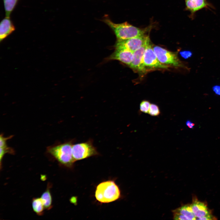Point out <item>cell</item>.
Segmentation results:
<instances>
[{"label":"cell","instance_id":"obj_1","mask_svg":"<svg viewBox=\"0 0 220 220\" xmlns=\"http://www.w3.org/2000/svg\"><path fill=\"white\" fill-rule=\"evenodd\" d=\"M102 20L112 30L117 39L125 40L142 36L145 35L148 30L136 27L127 22L114 23L108 15H105Z\"/></svg>","mask_w":220,"mask_h":220},{"label":"cell","instance_id":"obj_2","mask_svg":"<svg viewBox=\"0 0 220 220\" xmlns=\"http://www.w3.org/2000/svg\"><path fill=\"white\" fill-rule=\"evenodd\" d=\"M120 192L114 181H108L100 183L97 187L95 197L96 200L101 203H109L118 199Z\"/></svg>","mask_w":220,"mask_h":220},{"label":"cell","instance_id":"obj_3","mask_svg":"<svg viewBox=\"0 0 220 220\" xmlns=\"http://www.w3.org/2000/svg\"><path fill=\"white\" fill-rule=\"evenodd\" d=\"M72 143L71 141L49 147L47 148V152L62 164L71 167L75 161L72 155Z\"/></svg>","mask_w":220,"mask_h":220},{"label":"cell","instance_id":"obj_4","mask_svg":"<svg viewBox=\"0 0 220 220\" xmlns=\"http://www.w3.org/2000/svg\"><path fill=\"white\" fill-rule=\"evenodd\" d=\"M153 48L158 59L162 64L170 65L189 71L190 68L186 63L179 59L177 53L170 51L158 46H154Z\"/></svg>","mask_w":220,"mask_h":220},{"label":"cell","instance_id":"obj_5","mask_svg":"<svg viewBox=\"0 0 220 220\" xmlns=\"http://www.w3.org/2000/svg\"><path fill=\"white\" fill-rule=\"evenodd\" d=\"M72 151L73 156L75 161L98 154L97 149L93 145L92 141L90 140L73 145Z\"/></svg>","mask_w":220,"mask_h":220},{"label":"cell","instance_id":"obj_6","mask_svg":"<svg viewBox=\"0 0 220 220\" xmlns=\"http://www.w3.org/2000/svg\"><path fill=\"white\" fill-rule=\"evenodd\" d=\"M146 35L127 39H117L115 46L116 49H126L134 52L142 46L149 39Z\"/></svg>","mask_w":220,"mask_h":220},{"label":"cell","instance_id":"obj_7","mask_svg":"<svg viewBox=\"0 0 220 220\" xmlns=\"http://www.w3.org/2000/svg\"><path fill=\"white\" fill-rule=\"evenodd\" d=\"M144 67L154 68H167V65L161 63L158 59L153 47L150 43L145 50L142 60Z\"/></svg>","mask_w":220,"mask_h":220},{"label":"cell","instance_id":"obj_8","mask_svg":"<svg viewBox=\"0 0 220 220\" xmlns=\"http://www.w3.org/2000/svg\"><path fill=\"white\" fill-rule=\"evenodd\" d=\"M150 43L149 38L142 46L133 52V60L129 66L131 68L140 71H145L142 63L143 58L145 49Z\"/></svg>","mask_w":220,"mask_h":220},{"label":"cell","instance_id":"obj_9","mask_svg":"<svg viewBox=\"0 0 220 220\" xmlns=\"http://www.w3.org/2000/svg\"><path fill=\"white\" fill-rule=\"evenodd\" d=\"M186 9L190 13V17L193 18L195 13L203 8H213L212 5L207 0H185Z\"/></svg>","mask_w":220,"mask_h":220},{"label":"cell","instance_id":"obj_10","mask_svg":"<svg viewBox=\"0 0 220 220\" xmlns=\"http://www.w3.org/2000/svg\"><path fill=\"white\" fill-rule=\"evenodd\" d=\"M133 53L126 49H116L115 51L108 58L109 60H117L129 66L133 59Z\"/></svg>","mask_w":220,"mask_h":220},{"label":"cell","instance_id":"obj_11","mask_svg":"<svg viewBox=\"0 0 220 220\" xmlns=\"http://www.w3.org/2000/svg\"><path fill=\"white\" fill-rule=\"evenodd\" d=\"M15 27L10 17L6 16L0 24V41L1 42L15 30Z\"/></svg>","mask_w":220,"mask_h":220},{"label":"cell","instance_id":"obj_12","mask_svg":"<svg viewBox=\"0 0 220 220\" xmlns=\"http://www.w3.org/2000/svg\"><path fill=\"white\" fill-rule=\"evenodd\" d=\"M193 211L197 219L211 215L207 206L204 203L195 200L191 204Z\"/></svg>","mask_w":220,"mask_h":220},{"label":"cell","instance_id":"obj_13","mask_svg":"<svg viewBox=\"0 0 220 220\" xmlns=\"http://www.w3.org/2000/svg\"><path fill=\"white\" fill-rule=\"evenodd\" d=\"M173 212L182 215L186 218L188 220L196 219L193 211L191 204H187L182 206L174 210Z\"/></svg>","mask_w":220,"mask_h":220},{"label":"cell","instance_id":"obj_14","mask_svg":"<svg viewBox=\"0 0 220 220\" xmlns=\"http://www.w3.org/2000/svg\"><path fill=\"white\" fill-rule=\"evenodd\" d=\"M50 184H49L47 189L42 194L40 197L45 208L47 210H49L52 208V199L50 190Z\"/></svg>","mask_w":220,"mask_h":220},{"label":"cell","instance_id":"obj_15","mask_svg":"<svg viewBox=\"0 0 220 220\" xmlns=\"http://www.w3.org/2000/svg\"><path fill=\"white\" fill-rule=\"evenodd\" d=\"M19 0H3L6 16L10 17Z\"/></svg>","mask_w":220,"mask_h":220},{"label":"cell","instance_id":"obj_16","mask_svg":"<svg viewBox=\"0 0 220 220\" xmlns=\"http://www.w3.org/2000/svg\"><path fill=\"white\" fill-rule=\"evenodd\" d=\"M32 206L34 211L37 215H42L45 208L40 198H34L32 202Z\"/></svg>","mask_w":220,"mask_h":220},{"label":"cell","instance_id":"obj_17","mask_svg":"<svg viewBox=\"0 0 220 220\" xmlns=\"http://www.w3.org/2000/svg\"><path fill=\"white\" fill-rule=\"evenodd\" d=\"M0 167H1L2 160L4 155L6 153H10L12 154H14V151L12 148L8 146L6 143L0 146Z\"/></svg>","mask_w":220,"mask_h":220},{"label":"cell","instance_id":"obj_18","mask_svg":"<svg viewBox=\"0 0 220 220\" xmlns=\"http://www.w3.org/2000/svg\"><path fill=\"white\" fill-rule=\"evenodd\" d=\"M160 111L158 106L153 104H151L148 113L152 116H157L160 115Z\"/></svg>","mask_w":220,"mask_h":220},{"label":"cell","instance_id":"obj_19","mask_svg":"<svg viewBox=\"0 0 220 220\" xmlns=\"http://www.w3.org/2000/svg\"><path fill=\"white\" fill-rule=\"evenodd\" d=\"M151 104L150 102L147 100L142 101L140 105V110L143 113H148Z\"/></svg>","mask_w":220,"mask_h":220},{"label":"cell","instance_id":"obj_20","mask_svg":"<svg viewBox=\"0 0 220 220\" xmlns=\"http://www.w3.org/2000/svg\"><path fill=\"white\" fill-rule=\"evenodd\" d=\"M180 54L182 57L185 59H188L192 55V52L189 50L182 51L180 52Z\"/></svg>","mask_w":220,"mask_h":220},{"label":"cell","instance_id":"obj_21","mask_svg":"<svg viewBox=\"0 0 220 220\" xmlns=\"http://www.w3.org/2000/svg\"><path fill=\"white\" fill-rule=\"evenodd\" d=\"M213 91L216 94L220 96V86L216 85L212 87Z\"/></svg>","mask_w":220,"mask_h":220},{"label":"cell","instance_id":"obj_22","mask_svg":"<svg viewBox=\"0 0 220 220\" xmlns=\"http://www.w3.org/2000/svg\"><path fill=\"white\" fill-rule=\"evenodd\" d=\"M186 124L189 128L190 129H193L195 125V124L193 123L189 120H188L186 121Z\"/></svg>","mask_w":220,"mask_h":220},{"label":"cell","instance_id":"obj_23","mask_svg":"<svg viewBox=\"0 0 220 220\" xmlns=\"http://www.w3.org/2000/svg\"><path fill=\"white\" fill-rule=\"evenodd\" d=\"M214 217L211 214L208 215L202 218H201L200 220H212L214 219L213 218Z\"/></svg>","mask_w":220,"mask_h":220}]
</instances>
